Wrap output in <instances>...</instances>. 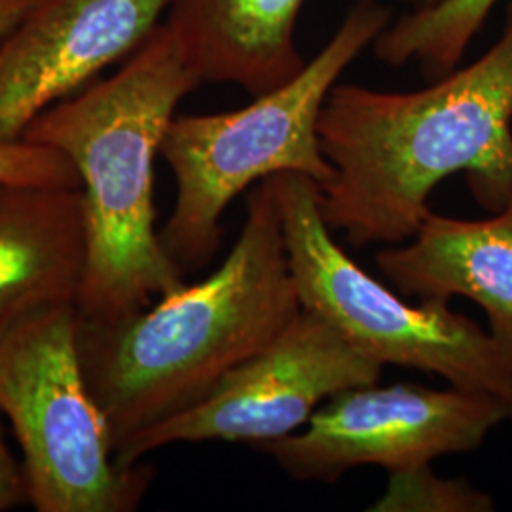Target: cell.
<instances>
[{"label":"cell","instance_id":"6da1fadb","mask_svg":"<svg viewBox=\"0 0 512 512\" xmlns=\"http://www.w3.org/2000/svg\"><path fill=\"white\" fill-rule=\"evenodd\" d=\"M334 173L319 211L351 247L401 245L433 213L444 179L465 173L475 202H512V2L494 46L418 92L336 84L319 118Z\"/></svg>","mask_w":512,"mask_h":512},{"label":"cell","instance_id":"7a4b0ae2","mask_svg":"<svg viewBox=\"0 0 512 512\" xmlns=\"http://www.w3.org/2000/svg\"><path fill=\"white\" fill-rule=\"evenodd\" d=\"M300 310L279 207L264 179L251 188L238 241L213 274L126 319L78 321L84 374L114 452L202 403Z\"/></svg>","mask_w":512,"mask_h":512},{"label":"cell","instance_id":"3957f363","mask_svg":"<svg viewBox=\"0 0 512 512\" xmlns=\"http://www.w3.org/2000/svg\"><path fill=\"white\" fill-rule=\"evenodd\" d=\"M200 84L164 23L118 73L44 110L21 137L63 152L78 171L88 258L76 310L86 323L126 319L184 285L154 226V160Z\"/></svg>","mask_w":512,"mask_h":512},{"label":"cell","instance_id":"277c9868","mask_svg":"<svg viewBox=\"0 0 512 512\" xmlns=\"http://www.w3.org/2000/svg\"><path fill=\"white\" fill-rule=\"evenodd\" d=\"M391 23L382 2H359L321 52L293 80L256 95L247 107L175 116L160 156L171 167L177 198L160 239L183 270L217 253L226 207L275 173H302L317 183L334 173L319 141V118L332 88Z\"/></svg>","mask_w":512,"mask_h":512},{"label":"cell","instance_id":"5b68a950","mask_svg":"<svg viewBox=\"0 0 512 512\" xmlns=\"http://www.w3.org/2000/svg\"><path fill=\"white\" fill-rule=\"evenodd\" d=\"M73 302L0 323V414L12 425L38 512H131L154 469L116 458L78 348Z\"/></svg>","mask_w":512,"mask_h":512},{"label":"cell","instance_id":"8992f818","mask_svg":"<svg viewBox=\"0 0 512 512\" xmlns=\"http://www.w3.org/2000/svg\"><path fill=\"white\" fill-rule=\"evenodd\" d=\"M279 207L300 306L382 365L437 374L452 387L494 395L512 408V365L490 332L450 300L408 304L349 258L319 211V183L302 173L268 177Z\"/></svg>","mask_w":512,"mask_h":512},{"label":"cell","instance_id":"52a82bcc","mask_svg":"<svg viewBox=\"0 0 512 512\" xmlns=\"http://www.w3.org/2000/svg\"><path fill=\"white\" fill-rule=\"evenodd\" d=\"M507 420L511 406L480 391H437L412 382L363 385L317 408L302 433L256 448L294 480L334 484L355 467L397 473L473 452Z\"/></svg>","mask_w":512,"mask_h":512},{"label":"cell","instance_id":"ba28073f","mask_svg":"<svg viewBox=\"0 0 512 512\" xmlns=\"http://www.w3.org/2000/svg\"><path fill=\"white\" fill-rule=\"evenodd\" d=\"M385 365L348 340L315 311L302 310L274 340L236 366L202 403L128 440L116 454L135 465L179 442H245L258 446L308 425L319 404L378 384Z\"/></svg>","mask_w":512,"mask_h":512},{"label":"cell","instance_id":"9c48e42d","mask_svg":"<svg viewBox=\"0 0 512 512\" xmlns=\"http://www.w3.org/2000/svg\"><path fill=\"white\" fill-rule=\"evenodd\" d=\"M171 0H42L0 42V141L135 54Z\"/></svg>","mask_w":512,"mask_h":512},{"label":"cell","instance_id":"30bf717a","mask_svg":"<svg viewBox=\"0 0 512 512\" xmlns=\"http://www.w3.org/2000/svg\"><path fill=\"white\" fill-rule=\"evenodd\" d=\"M408 245H385L376 264L404 298L473 300L512 365V202L484 220L431 213Z\"/></svg>","mask_w":512,"mask_h":512},{"label":"cell","instance_id":"8fae6325","mask_svg":"<svg viewBox=\"0 0 512 512\" xmlns=\"http://www.w3.org/2000/svg\"><path fill=\"white\" fill-rule=\"evenodd\" d=\"M86 258L82 188L0 183V323L76 304Z\"/></svg>","mask_w":512,"mask_h":512},{"label":"cell","instance_id":"7c38bea8","mask_svg":"<svg viewBox=\"0 0 512 512\" xmlns=\"http://www.w3.org/2000/svg\"><path fill=\"white\" fill-rule=\"evenodd\" d=\"M308 0H171L165 21L202 82L236 84L253 97L306 67L296 25Z\"/></svg>","mask_w":512,"mask_h":512},{"label":"cell","instance_id":"4fadbf2b","mask_svg":"<svg viewBox=\"0 0 512 512\" xmlns=\"http://www.w3.org/2000/svg\"><path fill=\"white\" fill-rule=\"evenodd\" d=\"M499 0H442L389 23L372 48L380 63H416L429 80L452 73Z\"/></svg>","mask_w":512,"mask_h":512},{"label":"cell","instance_id":"5bb4252c","mask_svg":"<svg viewBox=\"0 0 512 512\" xmlns=\"http://www.w3.org/2000/svg\"><path fill=\"white\" fill-rule=\"evenodd\" d=\"M370 512H492L494 497L465 478H444L431 463L389 473L385 492Z\"/></svg>","mask_w":512,"mask_h":512},{"label":"cell","instance_id":"9a60e30c","mask_svg":"<svg viewBox=\"0 0 512 512\" xmlns=\"http://www.w3.org/2000/svg\"><path fill=\"white\" fill-rule=\"evenodd\" d=\"M0 183L78 188L73 162L59 150L29 141H0Z\"/></svg>","mask_w":512,"mask_h":512},{"label":"cell","instance_id":"2e32d148","mask_svg":"<svg viewBox=\"0 0 512 512\" xmlns=\"http://www.w3.org/2000/svg\"><path fill=\"white\" fill-rule=\"evenodd\" d=\"M4 416L0 414V512L29 503V486L23 463L14 458L4 437Z\"/></svg>","mask_w":512,"mask_h":512},{"label":"cell","instance_id":"e0dca14e","mask_svg":"<svg viewBox=\"0 0 512 512\" xmlns=\"http://www.w3.org/2000/svg\"><path fill=\"white\" fill-rule=\"evenodd\" d=\"M42 0H0V42L27 18Z\"/></svg>","mask_w":512,"mask_h":512},{"label":"cell","instance_id":"ac0fdd59","mask_svg":"<svg viewBox=\"0 0 512 512\" xmlns=\"http://www.w3.org/2000/svg\"><path fill=\"white\" fill-rule=\"evenodd\" d=\"M351 4H359V2H403V4H410L412 10H418V8H429V6H435L442 0H349Z\"/></svg>","mask_w":512,"mask_h":512}]
</instances>
